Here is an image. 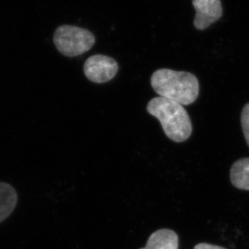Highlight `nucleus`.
Wrapping results in <instances>:
<instances>
[{
    "label": "nucleus",
    "mask_w": 249,
    "mask_h": 249,
    "mask_svg": "<svg viewBox=\"0 0 249 249\" xmlns=\"http://www.w3.org/2000/svg\"><path fill=\"white\" fill-rule=\"evenodd\" d=\"M230 179L233 186L249 191V158L240 159L233 163Z\"/></svg>",
    "instance_id": "obj_8"
},
{
    "label": "nucleus",
    "mask_w": 249,
    "mask_h": 249,
    "mask_svg": "<svg viewBox=\"0 0 249 249\" xmlns=\"http://www.w3.org/2000/svg\"><path fill=\"white\" fill-rule=\"evenodd\" d=\"M151 84L161 97L172 100L181 106H189L198 97V80L189 72L159 69L151 75Z\"/></svg>",
    "instance_id": "obj_1"
},
{
    "label": "nucleus",
    "mask_w": 249,
    "mask_h": 249,
    "mask_svg": "<svg viewBox=\"0 0 249 249\" xmlns=\"http://www.w3.org/2000/svg\"><path fill=\"white\" fill-rule=\"evenodd\" d=\"M240 123H241L245 140L248 146H249V103L246 104L243 108L241 117H240Z\"/></svg>",
    "instance_id": "obj_9"
},
{
    "label": "nucleus",
    "mask_w": 249,
    "mask_h": 249,
    "mask_svg": "<svg viewBox=\"0 0 249 249\" xmlns=\"http://www.w3.org/2000/svg\"><path fill=\"white\" fill-rule=\"evenodd\" d=\"M95 36L88 29L72 25H62L53 34V43L62 54L75 57L86 53L94 46Z\"/></svg>",
    "instance_id": "obj_3"
},
{
    "label": "nucleus",
    "mask_w": 249,
    "mask_h": 249,
    "mask_svg": "<svg viewBox=\"0 0 249 249\" xmlns=\"http://www.w3.org/2000/svg\"><path fill=\"white\" fill-rule=\"evenodd\" d=\"M146 110L160 121L171 140L182 142L191 135L193 126L189 114L178 102L159 96L149 101Z\"/></svg>",
    "instance_id": "obj_2"
},
{
    "label": "nucleus",
    "mask_w": 249,
    "mask_h": 249,
    "mask_svg": "<svg viewBox=\"0 0 249 249\" xmlns=\"http://www.w3.org/2000/svg\"><path fill=\"white\" fill-rule=\"evenodd\" d=\"M196 10L194 27L198 30H204L220 19L223 15L221 0H193Z\"/></svg>",
    "instance_id": "obj_5"
},
{
    "label": "nucleus",
    "mask_w": 249,
    "mask_h": 249,
    "mask_svg": "<svg viewBox=\"0 0 249 249\" xmlns=\"http://www.w3.org/2000/svg\"><path fill=\"white\" fill-rule=\"evenodd\" d=\"M179 238L174 231L160 229L152 233L146 245L140 249H178Z\"/></svg>",
    "instance_id": "obj_6"
},
{
    "label": "nucleus",
    "mask_w": 249,
    "mask_h": 249,
    "mask_svg": "<svg viewBox=\"0 0 249 249\" xmlns=\"http://www.w3.org/2000/svg\"><path fill=\"white\" fill-rule=\"evenodd\" d=\"M84 71L90 81L102 84L114 78L118 71V65L111 57L96 54L87 59Z\"/></svg>",
    "instance_id": "obj_4"
},
{
    "label": "nucleus",
    "mask_w": 249,
    "mask_h": 249,
    "mask_svg": "<svg viewBox=\"0 0 249 249\" xmlns=\"http://www.w3.org/2000/svg\"><path fill=\"white\" fill-rule=\"evenodd\" d=\"M194 249H227L225 248L218 246V245H211L207 243H200L196 245Z\"/></svg>",
    "instance_id": "obj_10"
},
{
    "label": "nucleus",
    "mask_w": 249,
    "mask_h": 249,
    "mask_svg": "<svg viewBox=\"0 0 249 249\" xmlns=\"http://www.w3.org/2000/svg\"><path fill=\"white\" fill-rule=\"evenodd\" d=\"M17 201L18 195L16 189L7 183L0 182V223L12 214Z\"/></svg>",
    "instance_id": "obj_7"
}]
</instances>
